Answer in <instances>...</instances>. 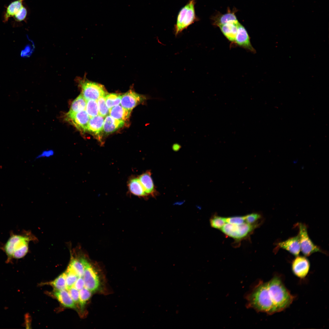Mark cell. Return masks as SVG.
<instances>
[{
  "mask_svg": "<svg viewBox=\"0 0 329 329\" xmlns=\"http://www.w3.org/2000/svg\"><path fill=\"white\" fill-rule=\"evenodd\" d=\"M67 268L75 273L79 277H83L84 267L80 260L74 258H71Z\"/></svg>",
  "mask_w": 329,
  "mask_h": 329,
  "instance_id": "23",
  "label": "cell"
},
{
  "mask_svg": "<svg viewBox=\"0 0 329 329\" xmlns=\"http://www.w3.org/2000/svg\"><path fill=\"white\" fill-rule=\"evenodd\" d=\"M298 227L300 250L304 256H309L316 252H322L320 248L315 245L310 238L306 225L299 223Z\"/></svg>",
  "mask_w": 329,
  "mask_h": 329,
  "instance_id": "7",
  "label": "cell"
},
{
  "mask_svg": "<svg viewBox=\"0 0 329 329\" xmlns=\"http://www.w3.org/2000/svg\"><path fill=\"white\" fill-rule=\"evenodd\" d=\"M147 99L145 95L130 90L121 96L120 104L124 108L131 111L137 105Z\"/></svg>",
  "mask_w": 329,
  "mask_h": 329,
  "instance_id": "9",
  "label": "cell"
},
{
  "mask_svg": "<svg viewBox=\"0 0 329 329\" xmlns=\"http://www.w3.org/2000/svg\"><path fill=\"white\" fill-rule=\"evenodd\" d=\"M31 239L27 235L12 232L1 248L7 256V263L10 262L13 259H19L25 256L28 251L29 243Z\"/></svg>",
  "mask_w": 329,
  "mask_h": 329,
  "instance_id": "2",
  "label": "cell"
},
{
  "mask_svg": "<svg viewBox=\"0 0 329 329\" xmlns=\"http://www.w3.org/2000/svg\"><path fill=\"white\" fill-rule=\"evenodd\" d=\"M82 89L81 94L87 101H97L101 97L105 96L106 91L103 86L99 83L88 80L80 82Z\"/></svg>",
  "mask_w": 329,
  "mask_h": 329,
  "instance_id": "8",
  "label": "cell"
},
{
  "mask_svg": "<svg viewBox=\"0 0 329 329\" xmlns=\"http://www.w3.org/2000/svg\"><path fill=\"white\" fill-rule=\"evenodd\" d=\"M54 154V151L51 150H44L41 154L37 156L35 158V160L42 157H49L53 156Z\"/></svg>",
  "mask_w": 329,
  "mask_h": 329,
  "instance_id": "37",
  "label": "cell"
},
{
  "mask_svg": "<svg viewBox=\"0 0 329 329\" xmlns=\"http://www.w3.org/2000/svg\"><path fill=\"white\" fill-rule=\"evenodd\" d=\"M124 121L115 119L110 115L106 116L104 119L103 129L106 133L113 132L124 125Z\"/></svg>",
  "mask_w": 329,
  "mask_h": 329,
  "instance_id": "17",
  "label": "cell"
},
{
  "mask_svg": "<svg viewBox=\"0 0 329 329\" xmlns=\"http://www.w3.org/2000/svg\"><path fill=\"white\" fill-rule=\"evenodd\" d=\"M87 103V101L81 94L73 102L70 109L66 115V118L85 110Z\"/></svg>",
  "mask_w": 329,
  "mask_h": 329,
  "instance_id": "19",
  "label": "cell"
},
{
  "mask_svg": "<svg viewBox=\"0 0 329 329\" xmlns=\"http://www.w3.org/2000/svg\"><path fill=\"white\" fill-rule=\"evenodd\" d=\"M105 96L100 97L97 100L99 115L105 117L109 113V109L108 108L105 101Z\"/></svg>",
  "mask_w": 329,
  "mask_h": 329,
  "instance_id": "31",
  "label": "cell"
},
{
  "mask_svg": "<svg viewBox=\"0 0 329 329\" xmlns=\"http://www.w3.org/2000/svg\"><path fill=\"white\" fill-rule=\"evenodd\" d=\"M121 96L116 94L112 93L105 96L107 106L110 109L113 107L119 105L121 102Z\"/></svg>",
  "mask_w": 329,
  "mask_h": 329,
  "instance_id": "28",
  "label": "cell"
},
{
  "mask_svg": "<svg viewBox=\"0 0 329 329\" xmlns=\"http://www.w3.org/2000/svg\"><path fill=\"white\" fill-rule=\"evenodd\" d=\"M66 289L68 290L73 287L79 277L74 272L67 268L65 272Z\"/></svg>",
  "mask_w": 329,
  "mask_h": 329,
  "instance_id": "29",
  "label": "cell"
},
{
  "mask_svg": "<svg viewBox=\"0 0 329 329\" xmlns=\"http://www.w3.org/2000/svg\"><path fill=\"white\" fill-rule=\"evenodd\" d=\"M54 290H62L66 289L65 274L64 272L61 274L53 281L48 283Z\"/></svg>",
  "mask_w": 329,
  "mask_h": 329,
  "instance_id": "24",
  "label": "cell"
},
{
  "mask_svg": "<svg viewBox=\"0 0 329 329\" xmlns=\"http://www.w3.org/2000/svg\"><path fill=\"white\" fill-rule=\"evenodd\" d=\"M239 23H228L219 26L221 31L230 41L235 42L238 26Z\"/></svg>",
  "mask_w": 329,
  "mask_h": 329,
  "instance_id": "21",
  "label": "cell"
},
{
  "mask_svg": "<svg viewBox=\"0 0 329 329\" xmlns=\"http://www.w3.org/2000/svg\"><path fill=\"white\" fill-rule=\"evenodd\" d=\"M128 185L129 191L133 195L140 197L147 195L138 178L131 179Z\"/></svg>",
  "mask_w": 329,
  "mask_h": 329,
  "instance_id": "22",
  "label": "cell"
},
{
  "mask_svg": "<svg viewBox=\"0 0 329 329\" xmlns=\"http://www.w3.org/2000/svg\"><path fill=\"white\" fill-rule=\"evenodd\" d=\"M24 0H16L11 3L6 7L3 16V21L5 23L11 17H14L23 6Z\"/></svg>",
  "mask_w": 329,
  "mask_h": 329,
  "instance_id": "16",
  "label": "cell"
},
{
  "mask_svg": "<svg viewBox=\"0 0 329 329\" xmlns=\"http://www.w3.org/2000/svg\"><path fill=\"white\" fill-rule=\"evenodd\" d=\"M80 261L84 267L83 278L84 287L92 292L98 291L100 288L101 282L98 272L87 260L81 258Z\"/></svg>",
  "mask_w": 329,
  "mask_h": 329,
  "instance_id": "6",
  "label": "cell"
},
{
  "mask_svg": "<svg viewBox=\"0 0 329 329\" xmlns=\"http://www.w3.org/2000/svg\"><path fill=\"white\" fill-rule=\"evenodd\" d=\"M238 22V21L234 13L229 12L220 16L216 21L215 24L219 26L228 23Z\"/></svg>",
  "mask_w": 329,
  "mask_h": 329,
  "instance_id": "27",
  "label": "cell"
},
{
  "mask_svg": "<svg viewBox=\"0 0 329 329\" xmlns=\"http://www.w3.org/2000/svg\"><path fill=\"white\" fill-rule=\"evenodd\" d=\"M68 290L71 297L76 305H79V291L73 287L70 288Z\"/></svg>",
  "mask_w": 329,
  "mask_h": 329,
  "instance_id": "34",
  "label": "cell"
},
{
  "mask_svg": "<svg viewBox=\"0 0 329 329\" xmlns=\"http://www.w3.org/2000/svg\"><path fill=\"white\" fill-rule=\"evenodd\" d=\"M226 223L232 224L239 225L245 222V216H235L225 218Z\"/></svg>",
  "mask_w": 329,
  "mask_h": 329,
  "instance_id": "33",
  "label": "cell"
},
{
  "mask_svg": "<svg viewBox=\"0 0 329 329\" xmlns=\"http://www.w3.org/2000/svg\"><path fill=\"white\" fill-rule=\"evenodd\" d=\"M247 298L249 305L258 311L269 314L275 313L268 296L267 282L260 283Z\"/></svg>",
  "mask_w": 329,
  "mask_h": 329,
  "instance_id": "3",
  "label": "cell"
},
{
  "mask_svg": "<svg viewBox=\"0 0 329 329\" xmlns=\"http://www.w3.org/2000/svg\"><path fill=\"white\" fill-rule=\"evenodd\" d=\"M259 225H251L246 222L239 225L227 223L220 229L227 236L239 241L248 236Z\"/></svg>",
  "mask_w": 329,
  "mask_h": 329,
  "instance_id": "5",
  "label": "cell"
},
{
  "mask_svg": "<svg viewBox=\"0 0 329 329\" xmlns=\"http://www.w3.org/2000/svg\"><path fill=\"white\" fill-rule=\"evenodd\" d=\"M268 295L276 313L288 308L292 302L294 297L292 295L278 276L274 277L267 282Z\"/></svg>",
  "mask_w": 329,
  "mask_h": 329,
  "instance_id": "1",
  "label": "cell"
},
{
  "mask_svg": "<svg viewBox=\"0 0 329 329\" xmlns=\"http://www.w3.org/2000/svg\"><path fill=\"white\" fill-rule=\"evenodd\" d=\"M131 111L118 105L109 109V114L113 118L124 121L129 118Z\"/></svg>",
  "mask_w": 329,
  "mask_h": 329,
  "instance_id": "20",
  "label": "cell"
},
{
  "mask_svg": "<svg viewBox=\"0 0 329 329\" xmlns=\"http://www.w3.org/2000/svg\"><path fill=\"white\" fill-rule=\"evenodd\" d=\"M310 266V262L306 256L298 255L292 261V269L295 275L302 278L308 274Z\"/></svg>",
  "mask_w": 329,
  "mask_h": 329,
  "instance_id": "10",
  "label": "cell"
},
{
  "mask_svg": "<svg viewBox=\"0 0 329 329\" xmlns=\"http://www.w3.org/2000/svg\"><path fill=\"white\" fill-rule=\"evenodd\" d=\"M180 146L179 144H175L173 145V148L175 150H178L180 148Z\"/></svg>",
  "mask_w": 329,
  "mask_h": 329,
  "instance_id": "38",
  "label": "cell"
},
{
  "mask_svg": "<svg viewBox=\"0 0 329 329\" xmlns=\"http://www.w3.org/2000/svg\"><path fill=\"white\" fill-rule=\"evenodd\" d=\"M245 216V222L251 225L259 224L258 220L261 217L260 214L257 213H252Z\"/></svg>",
  "mask_w": 329,
  "mask_h": 329,
  "instance_id": "32",
  "label": "cell"
},
{
  "mask_svg": "<svg viewBox=\"0 0 329 329\" xmlns=\"http://www.w3.org/2000/svg\"><path fill=\"white\" fill-rule=\"evenodd\" d=\"M27 13V10L26 8L23 6L20 12L14 17V18L16 21L18 22L24 21L26 18Z\"/></svg>",
  "mask_w": 329,
  "mask_h": 329,
  "instance_id": "35",
  "label": "cell"
},
{
  "mask_svg": "<svg viewBox=\"0 0 329 329\" xmlns=\"http://www.w3.org/2000/svg\"><path fill=\"white\" fill-rule=\"evenodd\" d=\"M235 42L241 46L251 51H254V49L250 43L247 31L244 27L239 23L238 26Z\"/></svg>",
  "mask_w": 329,
  "mask_h": 329,
  "instance_id": "13",
  "label": "cell"
},
{
  "mask_svg": "<svg viewBox=\"0 0 329 329\" xmlns=\"http://www.w3.org/2000/svg\"><path fill=\"white\" fill-rule=\"evenodd\" d=\"M210 224L211 227L217 229H221L226 223L225 218L214 215L210 218Z\"/></svg>",
  "mask_w": 329,
  "mask_h": 329,
  "instance_id": "30",
  "label": "cell"
},
{
  "mask_svg": "<svg viewBox=\"0 0 329 329\" xmlns=\"http://www.w3.org/2000/svg\"><path fill=\"white\" fill-rule=\"evenodd\" d=\"M90 119L85 110L66 118L67 119L71 122L78 129L83 132L87 131Z\"/></svg>",
  "mask_w": 329,
  "mask_h": 329,
  "instance_id": "12",
  "label": "cell"
},
{
  "mask_svg": "<svg viewBox=\"0 0 329 329\" xmlns=\"http://www.w3.org/2000/svg\"><path fill=\"white\" fill-rule=\"evenodd\" d=\"M79 305L82 312L84 310L85 305L90 299L92 292L85 287L79 291Z\"/></svg>",
  "mask_w": 329,
  "mask_h": 329,
  "instance_id": "25",
  "label": "cell"
},
{
  "mask_svg": "<svg viewBox=\"0 0 329 329\" xmlns=\"http://www.w3.org/2000/svg\"><path fill=\"white\" fill-rule=\"evenodd\" d=\"M85 110L90 118L99 115L97 101L94 100L87 101Z\"/></svg>",
  "mask_w": 329,
  "mask_h": 329,
  "instance_id": "26",
  "label": "cell"
},
{
  "mask_svg": "<svg viewBox=\"0 0 329 329\" xmlns=\"http://www.w3.org/2000/svg\"><path fill=\"white\" fill-rule=\"evenodd\" d=\"M138 178L147 195L154 196L156 190L151 177L150 172L146 171L140 175Z\"/></svg>",
  "mask_w": 329,
  "mask_h": 329,
  "instance_id": "15",
  "label": "cell"
},
{
  "mask_svg": "<svg viewBox=\"0 0 329 329\" xmlns=\"http://www.w3.org/2000/svg\"><path fill=\"white\" fill-rule=\"evenodd\" d=\"M277 246L279 248L285 249L295 256L299 255L301 251L298 235L278 243Z\"/></svg>",
  "mask_w": 329,
  "mask_h": 329,
  "instance_id": "11",
  "label": "cell"
},
{
  "mask_svg": "<svg viewBox=\"0 0 329 329\" xmlns=\"http://www.w3.org/2000/svg\"><path fill=\"white\" fill-rule=\"evenodd\" d=\"M104 117L99 115L90 118L87 126V131L97 135L99 134L103 129Z\"/></svg>",
  "mask_w": 329,
  "mask_h": 329,
  "instance_id": "18",
  "label": "cell"
},
{
  "mask_svg": "<svg viewBox=\"0 0 329 329\" xmlns=\"http://www.w3.org/2000/svg\"><path fill=\"white\" fill-rule=\"evenodd\" d=\"M54 296L64 307L77 310V306L71 297L69 293L65 290H54Z\"/></svg>",
  "mask_w": 329,
  "mask_h": 329,
  "instance_id": "14",
  "label": "cell"
},
{
  "mask_svg": "<svg viewBox=\"0 0 329 329\" xmlns=\"http://www.w3.org/2000/svg\"><path fill=\"white\" fill-rule=\"evenodd\" d=\"M195 0H190L179 12L174 27L175 34L178 35L198 20L195 11Z\"/></svg>",
  "mask_w": 329,
  "mask_h": 329,
  "instance_id": "4",
  "label": "cell"
},
{
  "mask_svg": "<svg viewBox=\"0 0 329 329\" xmlns=\"http://www.w3.org/2000/svg\"><path fill=\"white\" fill-rule=\"evenodd\" d=\"M73 287L78 291H80L84 287V281L82 277L78 278Z\"/></svg>",
  "mask_w": 329,
  "mask_h": 329,
  "instance_id": "36",
  "label": "cell"
}]
</instances>
